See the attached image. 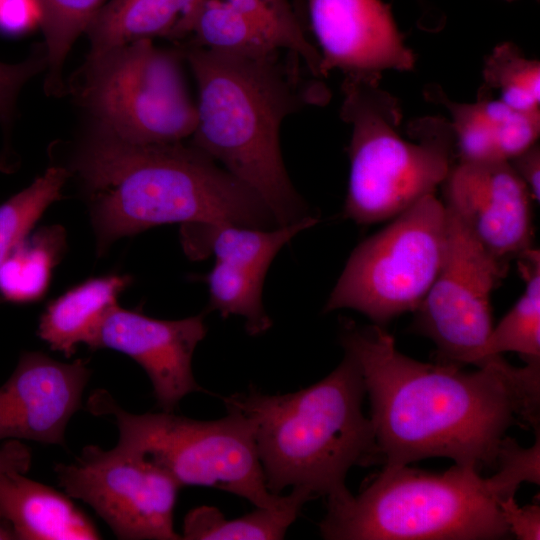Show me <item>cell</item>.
Here are the masks:
<instances>
[{
    "mask_svg": "<svg viewBox=\"0 0 540 540\" xmlns=\"http://www.w3.org/2000/svg\"><path fill=\"white\" fill-rule=\"evenodd\" d=\"M505 498L491 477L456 464L444 473L384 467L358 496L328 507L319 530L328 540L506 539Z\"/></svg>",
    "mask_w": 540,
    "mask_h": 540,
    "instance_id": "obj_6",
    "label": "cell"
},
{
    "mask_svg": "<svg viewBox=\"0 0 540 540\" xmlns=\"http://www.w3.org/2000/svg\"><path fill=\"white\" fill-rule=\"evenodd\" d=\"M488 87L499 91L502 102L516 110L534 112L540 103L539 61L524 58L509 44L497 47L484 70Z\"/></svg>",
    "mask_w": 540,
    "mask_h": 540,
    "instance_id": "obj_29",
    "label": "cell"
},
{
    "mask_svg": "<svg viewBox=\"0 0 540 540\" xmlns=\"http://www.w3.org/2000/svg\"><path fill=\"white\" fill-rule=\"evenodd\" d=\"M540 441L530 448H522L512 438L505 436L500 444L496 473L491 477L508 496H514L522 482L539 484Z\"/></svg>",
    "mask_w": 540,
    "mask_h": 540,
    "instance_id": "obj_30",
    "label": "cell"
},
{
    "mask_svg": "<svg viewBox=\"0 0 540 540\" xmlns=\"http://www.w3.org/2000/svg\"><path fill=\"white\" fill-rule=\"evenodd\" d=\"M0 520L21 540L101 539L69 496L15 471L0 474Z\"/></svg>",
    "mask_w": 540,
    "mask_h": 540,
    "instance_id": "obj_17",
    "label": "cell"
},
{
    "mask_svg": "<svg viewBox=\"0 0 540 540\" xmlns=\"http://www.w3.org/2000/svg\"><path fill=\"white\" fill-rule=\"evenodd\" d=\"M446 210L443 263L414 311L411 330L434 342L437 362L482 368L503 359L489 357L486 345L493 328L491 293L508 267L485 251L458 218Z\"/></svg>",
    "mask_w": 540,
    "mask_h": 540,
    "instance_id": "obj_10",
    "label": "cell"
},
{
    "mask_svg": "<svg viewBox=\"0 0 540 540\" xmlns=\"http://www.w3.org/2000/svg\"><path fill=\"white\" fill-rule=\"evenodd\" d=\"M68 176L65 168L50 167L0 205V264L29 235L48 206L61 198Z\"/></svg>",
    "mask_w": 540,
    "mask_h": 540,
    "instance_id": "obj_27",
    "label": "cell"
},
{
    "mask_svg": "<svg viewBox=\"0 0 540 540\" xmlns=\"http://www.w3.org/2000/svg\"><path fill=\"white\" fill-rule=\"evenodd\" d=\"M265 274L247 267L215 260L205 280L209 286L210 308L223 318H245L248 334L260 335L272 326L262 304Z\"/></svg>",
    "mask_w": 540,
    "mask_h": 540,
    "instance_id": "obj_25",
    "label": "cell"
},
{
    "mask_svg": "<svg viewBox=\"0 0 540 540\" xmlns=\"http://www.w3.org/2000/svg\"><path fill=\"white\" fill-rule=\"evenodd\" d=\"M55 472L65 493L88 504L125 540H180L173 515L181 486L166 472L117 444L89 445Z\"/></svg>",
    "mask_w": 540,
    "mask_h": 540,
    "instance_id": "obj_11",
    "label": "cell"
},
{
    "mask_svg": "<svg viewBox=\"0 0 540 540\" xmlns=\"http://www.w3.org/2000/svg\"><path fill=\"white\" fill-rule=\"evenodd\" d=\"M43 10L41 26L45 35V52L49 69L45 83L52 95L63 91L62 70L76 38L104 4V0H40Z\"/></svg>",
    "mask_w": 540,
    "mask_h": 540,
    "instance_id": "obj_26",
    "label": "cell"
},
{
    "mask_svg": "<svg viewBox=\"0 0 540 540\" xmlns=\"http://www.w3.org/2000/svg\"><path fill=\"white\" fill-rule=\"evenodd\" d=\"M88 408L94 415L113 417L118 444L166 472L181 487L217 488L255 507L274 508L286 500L268 490L252 424L235 410L211 421L164 411L132 414L104 390L90 396Z\"/></svg>",
    "mask_w": 540,
    "mask_h": 540,
    "instance_id": "obj_7",
    "label": "cell"
},
{
    "mask_svg": "<svg viewBox=\"0 0 540 540\" xmlns=\"http://www.w3.org/2000/svg\"><path fill=\"white\" fill-rule=\"evenodd\" d=\"M441 185L445 207L497 261L532 248V198L508 161H458Z\"/></svg>",
    "mask_w": 540,
    "mask_h": 540,
    "instance_id": "obj_12",
    "label": "cell"
},
{
    "mask_svg": "<svg viewBox=\"0 0 540 540\" xmlns=\"http://www.w3.org/2000/svg\"><path fill=\"white\" fill-rule=\"evenodd\" d=\"M64 246L65 233L59 226L28 235L0 264V297L11 303L39 300Z\"/></svg>",
    "mask_w": 540,
    "mask_h": 540,
    "instance_id": "obj_22",
    "label": "cell"
},
{
    "mask_svg": "<svg viewBox=\"0 0 540 540\" xmlns=\"http://www.w3.org/2000/svg\"><path fill=\"white\" fill-rule=\"evenodd\" d=\"M90 374L81 359L63 363L40 352L24 353L0 387V440L63 444Z\"/></svg>",
    "mask_w": 540,
    "mask_h": 540,
    "instance_id": "obj_15",
    "label": "cell"
},
{
    "mask_svg": "<svg viewBox=\"0 0 540 540\" xmlns=\"http://www.w3.org/2000/svg\"><path fill=\"white\" fill-rule=\"evenodd\" d=\"M443 100L451 114L458 161H509L539 137V111L516 110L498 98L464 104Z\"/></svg>",
    "mask_w": 540,
    "mask_h": 540,
    "instance_id": "obj_16",
    "label": "cell"
},
{
    "mask_svg": "<svg viewBox=\"0 0 540 540\" xmlns=\"http://www.w3.org/2000/svg\"><path fill=\"white\" fill-rule=\"evenodd\" d=\"M254 22L280 48L300 56L310 73L320 75V55L289 0H225Z\"/></svg>",
    "mask_w": 540,
    "mask_h": 540,
    "instance_id": "obj_28",
    "label": "cell"
},
{
    "mask_svg": "<svg viewBox=\"0 0 540 540\" xmlns=\"http://www.w3.org/2000/svg\"><path fill=\"white\" fill-rule=\"evenodd\" d=\"M366 394L357 362H342L319 382L287 394L251 388L222 400L253 427L268 490L301 487L327 498L328 507L352 498L345 484L356 465L380 463L370 418L362 411Z\"/></svg>",
    "mask_w": 540,
    "mask_h": 540,
    "instance_id": "obj_4",
    "label": "cell"
},
{
    "mask_svg": "<svg viewBox=\"0 0 540 540\" xmlns=\"http://www.w3.org/2000/svg\"><path fill=\"white\" fill-rule=\"evenodd\" d=\"M378 79L347 76L343 83L341 117L351 126L343 215L360 225L393 219L435 194L454 164L451 124L422 118L410 125L413 140L403 138L400 108Z\"/></svg>",
    "mask_w": 540,
    "mask_h": 540,
    "instance_id": "obj_5",
    "label": "cell"
},
{
    "mask_svg": "<svg viewBox=\"0 0 540 540\" xmlns=\"http://www.w3.org/2000/svg\"><path fill=\"white\" fill-rule=\"evenodd\" d=\"M31 465V452L19 440L11 439L0 447V474L20 472L25 474Z\"/></svg>",
    "mask_w": 540,
    "mask_h": 540,
    "instance_id": "obj_35",
    "label": "cell"
},
{
    "mask_svg": "<svg viewBox=\"0 0 540 540\" xmlns=\"http://www.w3.org/2000/svg\"><path fill=\"white\" fill-rule=\"evenodd\" d=\"M188 37L190 45L227 55L260 57L282 49L225 0H203Z\"/></svg>",
    "mask_w": 540,
    "mask_h": 540,
    "instance_id": "obj_24",
    "label": "cell"
},
{
    "mask_svg": "<svg viewBox=\"0 0 540 540\" xmlns=\"http://www.w3.org/2000/svg\"><path fill=\"white\" fill-rule=\"evenodd\" d=\"M311 216L276 229L228 223H195L181 226V242L192 259L210 254L215 260L266 273L278 251L299 232L314 226Z\"/></svg>",
    "mask_w": 540,
    "mask_h": 540,
    "instance_id": "obj_20",
    "label": "cell"
},
{
    "mask_svg": "<svg viewBox=\"0 0 540 540\" xmlns=\"http://www.w3.org/2000/svg\"><path fill=\"white\" fill-rule=\"evenodd\" d=\"M203 0H109L89 22L88 57L142 40H180L190 34Z\"/></svg>",
    "mask_w": 540,
    "mask_h": 540,
    "instance_id": "obj_18",
    "label": "cell"
},
{
    "mask_svg": "<svg viewBox=\"0 0 540 540\" xmlns=\"http://www.w3.org/2000/svg\"><path fill=\"white\" fill-rule=\"evenodd\" d=\"M46 53L36 51L29 59L16 64L0 62V121L8 125L17 95L29 78L47 65Z\"/></svg>",
    "mask_w": 540,
    "mask_h": 540,
    "instance_id": "obj_31",
    "label": "cell"
},
{
    "mask_svg": "<svg viewBox=\"0 0 540 540\" xmlns=\"http://www.w3.org/2000/svg\"><path fill=\"white\" fill-rule=\"evenodd\" d=\"M179 49L134 41L88 57L74 81V95L96 126L134 144L181 142L197 121Z\"/></svg>",
    "mask_w": 540,
    "mask_h": 540,
    "instance_id": "obj_8",
    "label": "cell"
},
{
    "mask_svg": "<svg viewBox=\"0 0 540 540\" xmlns=\"http://www.w3.org/2000/svg\"><path fill=\"white\" fill-rule=\"evenodd\" d=\"M320 75L379 78L382 71H406L415 55L404 43L389 4L381 0H302Z\"/></svg>",
    "mask_w": 540,
    "mask_h": 540,
    "instance_id": "obj_13",
    "label": "cell"
},
{
    "mask_svg": "<svg viewBox=\"0 0 540 540\" xmlns=\"http://www.w3.org/2000/svg\"><path fill=\"white\" fill-rule=\"evenodd\" d=\"M206 333L203 315L160 320L116 305L88 347L113 349L135 360L151 380L157 405L173 412L186 395L202 390L194 379L192 358Z\"/></svg>",
    "mask_w": 540,
    "mask_h": 540,
    "instance_id": "obj_14",
    "label": "cell"
},
{
    "mask_svg": "<svg viewBox=\"0 0 540 540\" xmlns=\"http://www.w3.org/2000/svg\"><path fill=\"white\" fill-rule=\"evenodd\" d=\"M314 497L310 490L294 487L280 506L255 507L234 519H227L216 507L202 505L186 514L181 536L185 540H280Z\"/></svg>",
    "mask_w": 540,
    "mask_h": 540,
    "instance_id": "obj_21",
    "label": "cell"
},
{
    "mask_svg": "<svg viewBox=\"0 0 540 540\" xmlns=\"http://www.w3.org/2000/svg\"><path fill=\"white\" fill-rule=\"evenodd\" d=\"M525 290L493 328L486 345L491 358L517 353L526 364L540 365V253L530 248L517 257Z\"/></svg>",
    "mask_w": 540,
    "mask_h": 540,
    "instance_id": "obj_23",
    "label": "cell"
},
{
    "mask_svg": "<svg viewBox=\"0 0 540 540\" xmlns=\"http://www.w3.org/2000/svg\"><path fill=\"white\" fill-rule=\"evenodd\" d=\"M131 278L107 275L89 279L51 301L39 322L38 333L51 349L72 356L88 344Z\"/></svg>",
    "mask_w": 540,
    "mask_h": 540,
    "instance_id": "obj_19",
    "label": "cell"
},
{
    "mask_svg": "<svg viewBox=\"0 0 540 540\" xmlns=\"http://www.w3.org/2000/svg\"><path fill=\"white\" fill-rule=\"evenodd\" d=\"M180 50L198 91L191 144L253 190L278 227L308 216L280 147L284 120L323 99L300 56L285 49L235 56L190 44Z\"/></svg>",
    "mask_w": 540,
    "mask_h": 540,
    "instance_id": "obj_2",
    "label": "cell"
},
{
    "mask_svg": "<svg viewBox=\"0 0 540 540\" xmlns=\"http://www.w3.org/2000/svg\"><path fill=\"white\" fill-rule=\"evenodd\" d=\"M447 210L430 194L394 217L351 253L324 312L352 309L385 326L414 312L445 256Z\"/></svg>",
    "mask_w": 540,
    "mask_h": 540,
    "instance_id": "obj_9",
    "label": "cell"
},
{
    "mask_svg": "<svg viewBox=\"0 0 540 540\" xmlns=\"http://www.w3.org/2000/svg\"><path fill=\"white\" fill-rule=\"evenodd\" d=\"M16 539L13 531L6 523H0V540Z\"/></svg>",
    "mask_w": 540,
    "mask_h": 540,
    "instance_id": "obj_36",
    "label": "cell"
},
{
    "mask_svg": "<svg viewBox=\"0 0 540 540\" xmlns=\"http://www.w3.org/2000/svg\"><path fill=\"white\" fill-rule=\"evenodd\" d=\"M340 339L361 371L384 467L446 457L478 472L496 469L511 426L539 430L540 365L519 368L503 358L468 372L424 363L402 354L376 324L348 322Z\"/></svg>",
    "mask_w": 540,
    "mask_h": 540,
    "instance_id": "obj_1",
    "label": "cell"
},
{
    "mask_svg": "<svg viewBox=\"0 0 540 540\" xmlns=\"http://www.w3.org/2000/svg\"><path fill=\"white\" fill-rule=\"evenodd\" d=\"M74 169L90 201L99 250L169 223L277 227L253 190L192 144H134L96 126Z\"/></svg>",
    "mask_w": 540,
    "mask_h": 540,
    "instance_id": "obj_3",
    "label": "cell"
},
{
    "mask_svg": "<svg viewBox=\"0 0 540 540\" xmlns=\"http://www.w3.org/2000/svg\"><path fill=\"white\" fill-rule=\"evenodd\" d=\"M43 10L40 0H0V30L19 35L41 25Z\"/></svg>",
    "mask_w": 540,
    "mask_h": 540,
    "instance_id": "obj_32",
    "label": "cell"
},
{
    "mask_svg": "<svg viewBox=\"0 0 540 540\" xmlns=\"http://www.w3.org/2000/svg\"><path fill=\"white\" fill-rule=\"evenodd\" d=\"M525 184L532 200L540 199V149L536 143L508 161Z\"/></svg>",
    "mask_w": 540,
    "mask_h": 540,
    "instance_id": "obj_34",
    "label": "cell"
},
{
    "mask_svg": "<svg viewBox=\"0 0 540 540\" xmlns=\"http://www.w3.org/2000/svg\"><path fill=\"white\" fill-rule=\"evenodd\" d=\"M498 505L510 533L517 539H540V506L538 504L520 507L514 496H510L499 501Z\"/></svg>",
    "mask_w": 540,
    "mask_h": 540,
    "instance_id": "obj_33",
    "label": "cell"
}]
</instances>
